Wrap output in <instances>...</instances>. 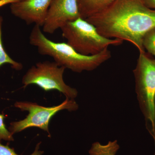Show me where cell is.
<instances>
[{
  "label": "cell",
  "mask_w": 155,
  "mask_h": 155,
  "mask_svg": "<svg viewBox=\"0 0 155 155\" xmlns=\"http://www.w3.org/2000/svg\"><path fill=\"white\" fill-rule=\"evenodd\" d=\"M85 20L104 37L129 42L143 52L144 37L155 28V10L147 8L141 0H114Z\"/></svg>",
  "instance_id": "6da1fadb"
},
{
  "label": "cell",
  "mask_w": 155,
  "mask_h": 155,
  "mask_svg": "<svg viewBox=\"0 0 155 155\" xmlns=\"http://www.w3.org/2000/svg\"><path fill=\"white\" fill-rule=\"evenodd\" d=\"M29 42L37 48L40 54L51 57L59 66L78 73L94 70L111 58L108 48L94 55L81 54L67 43L50 40L38 25H35L31 30Z\"/></svg>",
  "instance_id": "7a4b0ae2"
},
{
  "label": "cell",
  "mask_w": 155,
  "mask_h": 155,
  "mask_svg": "<svg viewBox=\"0 0 155 155\" xmlns=\"http://www.w3.org/2000/svg\"><path fill=\"white\" fill-rule=\"evenodd\" d=\"M133 72L140 107L155 143V59L145 51L140 52Z\"/></svg>",
  "instance_id": "3957f363"
},
{
  "label": "cell",
  "mask_w": 155,
  "mask_h": 155,
  "mask_svg": "<svg viewBox=\"0 0 155 155\" xmlns=\"http://www.w3.org/2000/svg\"><path fill=\"white\" fill-rule=\"evenodd\" d=\"M61 29L67 43L84 55H94L110 46L120 45L123 42L119 39L108 38L102 36L94 25L81 17L68 22Z\"/></svg>",
  "instance_id": "277c9868"
},
{
  "label": "cell",
  "mask_w": 155,
  "mask_h": 155,
  "mask_svg": "<svg viewBox=\"0 0 155 155\" xmlns=\"http://www.w3.org/2000/svg\"><path fill=\"white\" fill-rule=\"evenodd\" d=\"M66 68L56 62L45 61L32 66L23 76V87L34 84L45 91L57 90L70 99L77 97L78 91L64 82L63 75Z\"/></svg>",
  "instance_id": "5b68a950"
},
{
  "label": "cell",
  "mask_w": 155,
  "mask_h": 155,
  "mask_svg": "<svg viewBox=\"0 0 155 155\" xmlns=\"http://www.w3.org/2000/svg\"><path fill=\"white\" fill-rule=\"evenodd\" d=\"M14 105L21 111H28V114L23 120L11 122L8 129L13 135L31 127H38L50 134L49 124L53 116L62 110L74 111L78 108L74 99L67 97L61 104L54 107H43L29 102H17Z\"/></svg>",
  "instance_id": "8992f818"
},
{
  "label": "cell",
  "mask_w": 155,
  "mask_h": 155,
  "mask_svg": "<svg viewBox=\"0 0 155 155\" xmlns=\"http://www.w3.org/2000/svg\"><path fill=\"white\" fill-rule=\"evenodd\" d=\"M77 0H53L42 27L45 33L52 34L68 22L80 17Z\"/></svg>",
  "instance_id": "52a82bcc"
},
{
  "label": "cell",
  "mask_w": 155,
  "mask_h": 155,
  "mask_svg": "<svg viewBox=\"0 0 155 155\" xmlns=\"http://www.w3.org/2000/svg\"><path fill=\"white\" fill-rule=\"evenodd\" d=\"M53 0H20L11 4L12 14L27 24L41 27Z\"/></svg>",
  "instance_id": "ba28073f"
},
{
  "label": "cell",
  "mask_w": 155,
  "mask_h": 155,
  "mask_svg": "<svg viewBox=\"0 0 155 155\" xmlns=\"http://www.w3.org/2000/svg\"><path fill=\"white\" fill-rule=\"evenodd\" d=\"M114 0H77L81 17L86 19L101 12Z\"/></svg>",
  "instance_id": "9c48e42d"
},
{
  "label": "cell",
  "mask_w": 155,
  "mask_h": 155,
  "mask_svg": "<svg viewBox=\"0 0 155 155\" xmlns=\"http://www.w3.org/2000/svg\"><path fill=\"white\" fill-rule=\"evenodd\" d=\"M119 149L117 140L109 141L107 144L102 145L95 142L89 151L90 155H115Z\"/></svg>",
  "instance_id": "30bf717a"
},
{
  "label": "cell",
  "mask_w": 155,
  "mask_h": 155,
  "mask_svg": "<svg viewBox=\"0 0 155 155\" xmlns=\"http://www.w3.org/2000/svg\"><path fill=\"white\" fill-rule=\"evenodd\" d=\"M2 17L0 16V67L3 64H8L11 65L13 69L17 70H21L23 68L22 64L13 60L6 53L3 47L2 38Z\"/></svg>",
  "instance_id": "8fae6325"
},
{
  "label": "cell",
  "mask_w": 155,
  "mask_h": 155,
  "mask_svg": "<svg viewBox=\"0 0 155 155\" xmlns=\"http://www.w3.org/2000/svg\"><path fill=\"white\" fill-rule=\"evenodd\" d=\"M143 45L144 49L150 54L155 57V28L146 34L143 38Z\"/></svg>",
  "instance_id": "7c38bea8"
},
{
  "label": "cell",
  "mask_w": 155,
  "mask_h": 155,
  "mask_svg": "<svg viewBox=\"0 0 155 155\" xmlns=\"http://www.w3.org/2000/svg\"><path fill=\"white\" fill-rule=\"evenodd\" d=\"M5 116L4 114H0V143L2 140L8 141H14L13 134L7 129L4 122Z\"/></svg>",
  "instance_id": "4fadbf2b"
},
{
  "label": "cell",
  "mask_w": 155,
  "mask_h": 155,
  "mask_svg": "<svg viewBox=\"0 0 155 155\" xmlns=\"http://www.w3.org/2000/svg\"><path fill=\"white\" fill-rule=\"evenodd\" d=\"M41 143H39L37 145L34 152L30 155H42L43 151L39 150L40 144ZM0 155H19L15 152L14 149L10 147L8 145H4L0 143Z\"/></svg>",
  "instance_id": "5bb4252c"
},
{
  "label": "cell",
  "mask_w": 155,
  "mask_h": 155,
  "mask_svg": "<svg viewBox=\"0 0 155 155\" xmlns=\"http://www.w3.org/2000/svg\"><path fill=\"white\" fill-rule=\"evenodd\" d=\"M143 4L149 8L155 9V0H141Z\"/></svg>",
  "instance_id": "9a60e30c"
},
{
  "label": "cell",
  "mask_w": 155,
  "mask_h": 155,
  "mask_svg": "<svg viewBox=\"0 0 155 155\" xmlns=\"http://www.w3.org/2000/svg\"><path fill=\"white\" fill-rule=\"evenodd\" d=\"M20 0H0V8L8 4H12Z\"/></svg>",
  "instance_id": "2e32d148"
}]
</instances>
